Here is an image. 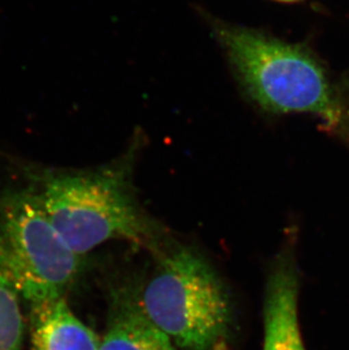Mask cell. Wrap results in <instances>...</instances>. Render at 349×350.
I'll list each match as a JSON object with an SVG mask.
<instances>
[{"label":"cell","mask_w":349,"mask_h":350,"mask_svg":"<svg viewBox=\"0 0 349 350\" xmlns=\"http://www.w3.org/2000/svg\"><path fill=\"white\" fill-rule=\"evenodd\" d=\"M23 172L50 222L79 256L109 241L148 246L155 239V226L136 201L125 165L96 172L25 165Z\"/></svg>","instance_id":"6da1fadb"},{"label":"cell","mask_w":349,"mask_h":350,"mask_svg":"<svg viewBox=\"0 0 349 350\" xmlns=\"http://www.w3.org/2000/svg\"><path fill=\"white\" fill-rule=\"evenodd\" d=\"M216 33L250 98L272 113H311L336 125L341 113L319 64L300 46L245 27Z\"/></svg>","instance_id":"7a4b0ae2"},{"label":"cell","mask_w":349,"mask_h":350,"mask_svg":"<svg viewBox=\"0 0 349 350\" xmlns=\"http://www.w3.org/2000/svg\"><path fill=\"white\" fill-rule=\"evenodd\" d=\"M81 258L27 184L0 191V271L27 304L65 297Z\"/></svg>","instance_id":"3957f363"},{"label":"cell","mask_w":349,"mask_h":350,"mask_svg":"<svg viewBox=\"0 0 349 350\" xmlns=\"http://www.w3.org/2000/svg\"><path fill=\"white\" fill-rule=\"evenodd\" d=\"M142 313L188 350H210L226 336L231 320L227 294L217 274L198 254L167 255L142 293Z\"/></svg>","instance_id":"277c9868"},{"label":"cell","mask_w":349,"mask_h":350,"mask_svg":"<svg viewBox=\"0 0 349 350\" xmlns=\"http://www.w3.org/2000/svg\"><path fill=\"white\" fill-rule=\"evenodd\" d=\"M297 298L296 265L292 255L283 254L268 278L262 350H307L298 325Z\"/></svg>","instance_id":"5b68a950"},{"label":"cell","mask_w":349,"mask_h":350,"mask_svg":"<svg viewBox=\"0 0 349 350\" xmlns=\"http://www.w3.org/2000/svg\"><path fill=\"white\" fill-rule=\"evenodd\" d=\"M32 350H99L92 329L73 313L65 297L30 305Z\"/></svg>","instance_id":"8992f818"},{"label":"cell","mask_w":349,"mask_h":350,"mask_svg":"<svg viewBox=\"0 0 349 350\" xmlns=\"http://www.w3.org/2000/svg\"><path fill=\"white\" fill-rule=\"evenodd\" d=\"M99 350H176L174 342L142 313L125 308L112 320Z\"/></svg>","instance_id":"52a82bcc"},{"label":"cell","mask_w":349,"mask_h":350,"mask_svg":"<svg viewBox=\"0 0 349 350\" xmlns=\"http://www.w3.org/2000/svg\"><path fill=\"white\" fill-rule=\"evenodd\" d=\"M22 297L0 271V350H21L25 332Z\"/></svg>","instance_id":"ba28073f"},{"label":"cell","mask_w":349,"mask_h":350,"mask_svg":"<svg viewBox=\"0 0 349 350\" xmlns=\"http://www.w3.org/2000/svg\"><path fill=\"white\" fill-rule=\"evenodd\" d=\"M277 1H283V3H296V1H300V0H277Z\"/></svg>","instance_id":"9c48e42d"}]
</instances>
